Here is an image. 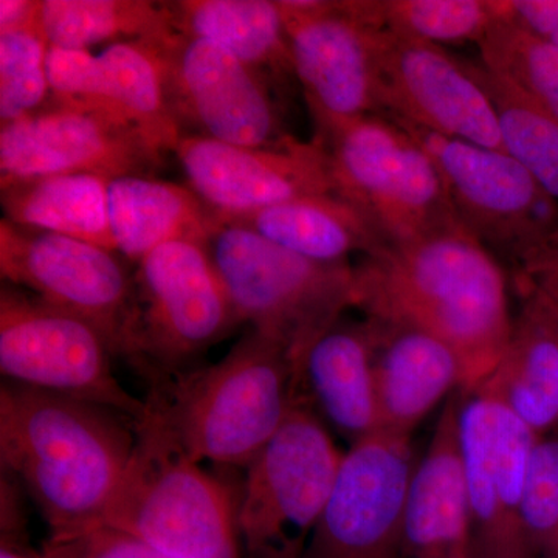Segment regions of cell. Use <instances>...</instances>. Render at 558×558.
I'll use <instances>...</instances> for the list:
<instances>
[{
	"label": "cell",
	"instance_id": "obj_13",
	"mask_svg": "<svg viewBox=\"0 0 558 558\" xmlns=\"http://www.w3.org/2000/svg\"><path fill=\"white\" fill-rule=\"evenodd\" d=\"M414 465L410 436L380 429L352 444L303 558H402Z\"/></svg>",
	"mask_w": 558,
	"mask_h": 558
},
{
	"label": "cell",
	"instance_id": "obj_32",
	"mask_svg": "<svg viewBox=\"0 0 558 558\" xmlns=\"http://www.w3.org/2000/svg\"><path fill=\"white\" fill-rule=\"evenodd\" d=\"M49 50L39 24L0 33V126L51 101Z\"/></svg>",
	"mask_w": 558,
	"mask_h": 558
},
{
	"label": "cell",
	"instance_id": "obj_33",
	"mask_svg": "<svg viewBox=\"0 0 558 558\" xmlns=\"http://www.w3.org/2000/svg\"><path fill=\"white\" fill-rule=\"evenodd\" d=\"M521 520L535 558H558V438L532 451Z\"/></svg>",
	"mask_w": 558,
	"mask_h": 558
},
{
	"label": "cell",
	"instance_id": "obj_6",
	"mask_svg": "<svg viewBox=\"0 0 558 558\" xmlns=\"http://www.w3.org/2000/svg\"><path fill=\"white\" fill-rule=\"evenodd\" d=\"M396 123L438 165L459 219L510 279L558 260V201L519 161L502 150Z\"/></svg>",
	"mask_w": 558,
	"mask_h": 558
},
{
	"label": "cell",
	"instance_id": "obj_11",
	"mask_svg": "<svg viewBox=\"0 0 558 558\" xmlns=\"http://www.w3.org/2000/svg\"><path fill=\"white\" fill-rule=\"evenodd\" d=\"M3 281L72 312L100 330L113 357L137 359L134 277L112 250L0 220Z\"/></svg>",
	"mask_w": 558,
	"mask_h": 558
},
{
	"label": "cell",
	"instance_id": "obj_31",
	"mask_svg": "<svg viewBox=\"0 0 558 558\" xmlns=\"http://www.w3.org/2000/svg\"><path fill=\"white\" fill-rule=\"evenodd\" d=\"M478 49L480 61L490 72L519 87L558 120V47L497 17Z\"/></svg>",
	"mask_w": 558,
	"mask_h": 558
},
{
	"label": "cell",
	"instance_id": "obj_23",
	"mask_svg": "<svg viewBox=\"0 0 558 558\" xmlns=\"http://www.w3.org/2000/svg\"><path fill=\"white\" fill-rule=\"evenodd\" d=\"M304 396L352 444L380 432L374 336L368 318L339 319L307 351L301 366Z\"/></svg>",
	"mask_w": 558,
	"mask_h": 558
},
{
	"label": "cell",
	"instance_id": "obj_29",
	"mask_svg": "<svg viewBox=\"0 0 558 558\" xmlns=\"http://www.w3.org/2000/svg\"><path fill=\"white\" fill-rule=\"evenodd\" d=\"M497 112L502 150L558 201V120L481 61H465Z\"/></svg>",
	"mask_w": 558,
	"mask_h": 558
},
{
	"label": "cell",
	"instance_id": "obj_4",
	"mask_svg": "<svg viewBox=\"0 0 558 558\" xmlns=\"http://www.w3.org/2000/svg\"><path fill=\"white\" fill-rule=\"evenodd\" d=\"M135 447L100 526L171 558H223L240 549L238 502L146 407Z\"/></svg>",
	"mask_w": 558,
	"mask_h": 558
},
{
	"label": "cell",
	"instance_id": "obj_8",
	"mask_svg": "<svg viewBox=\"0 0 558 558\" xmlns=\"http://www.w3.org/2000/svg\"><path fill=\"white\" fill-rule=\"evenodd\" d=\"M343 457L304 396L247 465L238 498L241 558H303Z\"/></svg>",
	"mask_w": 558,
	"mask_h": 558
},
{
	"label": "cell",
	"instance_id": "obj_9",
	"mask_svg": "<svg viewBox=\"0 0 558 558\" xmlns=\"http://www.w3.org/2000/svg\"><path fill=\"white\" fill-rule=\"evenodd\" d=\"M100 330L72 312L3 281L0 289V373L3 379L116 411L137 424L145 400L112 369Z\"/></svg>",
	"mask_w": 558,
	"mask_h": 558
},
{
	"label": "cell",
	"instance_id": "obj_2",
	"mask_svg": "<svg viewBox=\"0 0 558 558\" xmlns=\"http://www.w3.org/2000/svg\"><path fill=\"white\" fill-rule=\"evenodd\" d=\"M135 447L134 425L84 400L3 380L0 459L49 524L51 542L98 527Z\"/></svg>",
	"mask_w": 558,
	"mask_h": 558
},
{
	"label": "cell",
	"instance_id": "obj_19",
	"mask_svg": "<svg viewBox=\"0 0 558 558\" xmlns=\"http://www.w3.org/2000/svg\"><path fill=\"white\" fill-rule=\"evenodd\" d=\"M190 189L218 219L236 218L312 194L333 193L319 143L293 137L271 148H247L183 135L174 149Z\"/></svg>",
	"mask_w": 558,
	"mask_h": 558
},
{
	"label": "cell",
	"instance_id": "obj_14",
	"mask_svg": "<svg viewBox=\"0 0 558 558\" xmlns=\"http://www.w3.org/2000/svg\"><path fill=\"white\" fill-rule=\"evenodd\" d=\"M161 51L183 135L247 148L293 138L282 128L270 81L222 47L172 31L161 39Z\"/></svg>",
	"mask_w": 558,
	"mask_h": 558
},
{
	"label": "cell",
	"instance_id": "obj_34",
	"mask_svg": "<svg viewBox=\"0 0 558 558\" xmlns=\"http://www.w3.org/2000/svg\"><path fill=\"white\" fill-rule=\"evenodd\" d=\"M44 558H171L123 532L98 526L80 537L47 543ZM223 558H241V549Z\"/></svg>",
	"mask_w": 558,
	"mask_h": 558
},
{
	"label": "cell",
	"instance_id": "obj_25",
	"mask_svg": "<svg viewBox=\"0 0 558 558\" xmlns=\"http://www.w3.org/2000/svg\"><path fill=\"white\" fill-rule=\"evenodd\" d=\"M219 220L245 227L279 247L319 263H343L354 253L368 256L388 245L376 223L336 193L296 197Z\"/></svg>",
	"mask_w": 558,
	"mask_h": 558
},
{
	"label": "cell",
	"instance_id": "obj_26",
	"mask_svg": "<svg viewBox=\"0 0 558 558\" xmlns=\"http://www.w3.org/2000/svg\"><path fill=\"white\" fill-rule=\"evenodd\" d=\"M161 7L180 35L222 47L269 81L293 76L279 0H170Z\"/></svg>",
	"mask_w": 558,
	"mask_h": 558
},
{
	"label": "cell",
	"instance_id": "obj_27",
	"mask_svg": "<svg viewBox=\"0 0 558 558\" xmlns=\"http://www.w3.org/2000/svg\"><path fill=\"white\" fill-rule=\"evenodd\" d=\"M108 178L50 175L0 186L3 218L22 229L60 234L116 252Z\"/></svg>",
	"mask_w": 558,
	"mask_h": 558
},
{
	"label": "cell",
	"instance_id": "obj_7",
	"mask_svg": "<svg viewBox=\"0 0 558 558\" xmlns=\"http://www.w3.org/2000/svg\"><path fill=\"white\" fill-rule=\"evenodd\" d=\"M315 142L328 156L333 193L357 205L388 245L462 223L438 165L384 113L352 121Z\"/></svg>",
	"mask_w": 558,
	"mask_h": 558
},
{
	"label": "cell",
	"instance_id": "obj_21",
	"mask_svg": "<svg viewBox=\"0 0 558 558\" xmlns=\"http://www.w3.org/2000/svg\"><path fill=\"white\" fill-rule=\"evenodd\" d=\"M369 319L380 429L411 436L429 411L464 387L457 352L438 337L389 319Z\"/></svg>",
	"mask_w": 558,
	"mask_h": 558
},
{
	"label": "cell",
	"instance_id": "obj_38",
	"mask_svg": "<svg viewBox=\"0 0 558 558\" xmlns=\"http://www.w3.org/2000/svg\"><path fill=\"white\" fill-rule=\"evenodd\" d=\"M418 558H478V556H476L473 539H469V542L461 543V545L453 546V548Z\"/></svg>",
	"mask_w": 558,
	"mask_h": 558
},
{
	"label": "cell",
	"instance_id": "obj_1",
	"mask_svg": "<svg viewBox=\"0 0 558 558\" xmlns=\"http://www.w3.org/2000/svg\"><path fill=\"white\" fill-rule=\"evenodd\" d=\"M355 310L425 330L457 352L462 392L478 388L512 332L509 271L464 223L363 256Z\"/></svg>",
	"mask_w": 558,
	"mask_h": 558
},
{
	"label": "cell",
	"instance_id": "obj_39",
	"mask_svg": "<svg viewBox=\"0 0 558 558\" xmlns=\"http://www.w3.org/2000/svg\"><path fill=\"white\" fill-rule=\"evenodd\" d=\"M44 558V557H43Z\"/></svg>",
	"mask_w": 558,
	"mask_h": 558
},
{
	"label": "cell",
	"instance_id": "obj_20",
	"mask_svg": "<svg viewBox=\"0 0 558 558\" xmlns=\"http://www.w3.org/2000/svg\"><path fill=\"white\" fill-rule=\"evenodd\" d=\"M520 296L512 332L480 395L510 411L538 438L558 427V307L529 281H513Z\"/></svg>",
	"mask_w": 558,
	"mask_h": 558
},
{
	"label": "cell",
	"instance_id": "obj_28",
	"mask_svg": "<svg viewBox=\"0 0 558 558\" xmlns=\"http://www.w3.org/2000/svg\"><path fill=\"white\" fill-rule=\"evenodd\" d=\"M39 27L50 47L68 50L160 39L172 32L161 2L153 0H40Z\"/></svg>",
	"mask_w": 558,
	"mask_h": 558
},
{
	"label": "cell",
	"instance_id": "obj_5",
	"mask_svg": "<svg viewBox=\"0 0 558 558\" xmlns=\"http://www.w3.org/2000/svg\"><path fill=\"white\" fill-rule=\"evenodd\" d=\"M207 247L241 325L277 341L300 373L312 344L355 307L349 260L304 258L220 220Z\"/></svg>",
	"mask_w": 558,
	"mask_h": 558
},
{
	"label": "cell",
	"instance_id": "obj_17",
	"mask_svg": "<svg viewBox=\"0 0 558 558\" xmlns=\"http://www.w3.org/2000/svg\"><path fill=\"white\" fill-rule=\"evenodd\" d=\"M461 402L470 531L478 558H535L521 505L538 438L524 422L480 395Z\"/></svg>",
	"mask_w": 558,
	"mask_h": 558
},
{
	"label": "cell",
	"instance_id": "obj_30",
	"mask_svg": "<svg viewBox=\"0 0 558 558\" xmlns=\"http://www.w3.org/2000/svg\"><path fill=\"white\" fill-rule=\"evenodd\" d=\"M363 21L424 43H475L497 21L492 0H354Z\"/></svg>",
	"mask_w": 558,
	"mask_h": 558
},
{
	"label": "cell",
	"instance_id": "obj_10",
	"mask_svg": "<svg viewBox=\"0 0 558 558\" xmlns=\"http://www.w3.org/2000/svg\"><path fill=\"white\" fill-rule=\"evenodd\" d=\"M138 304L135 366L153 381L174 376L241 325L207 242L153 250L134 275Z\"/></svg>",
	"mask_w": 558,
	"mask_h": 558
},
{
	"label": "cell",
	"instance_id": "obj_35",
	"mask_svg": "<svg viewBox=\"0 0 558 558\" xmlns=\"http://www.w3.org/2000/svg\"><path fill=\"white\" fill-rule=\"evenodd\" d=\"M497 17L558 47V0H492Z\"/></svg>",
	"mask_w": 558,
	"mask_h": 558
},
{
	"label": "cell",
	"instance_id": "obj_24",
	"mask_svg": "<svg viewBox=\"0 0 558 558\" xmlns=\"http://www.w3.org/2000/svg\"><path fill=\"white\" fill-rule=\"evenodd\" d=\"M109 218L116 252L137 264L168 242H208L219 226L190 186L150 175L110 180Z\"/></svg>",
	"mask_w": 558,
	"mask_h": 558
},
{
	"label": "cell",
	"instance_id": "obj_37",
	"mask_svg": "<svg viewBox=\"0 0 558 558\" xmlns=\"http://www.w3.org/2000/svg\"><path fill=\"white\" fill-rule=\"evenodd\" d=\"M513 281H529L535 288L542 290L546 296L558 307V264L542 267L527 277L512 279Z\"/></svg>",
	"mask_w": 558,
	"mask_h": 558
},
{
	"label": "cell",
	"instance_id": "obj_12",
	"mask_svg": "<svg viewBox=\"0 0 558 558\" xmlns=\"http://www.w3.org/2000/svg\"><path fill=\"white\" fill-rule=\"evenodd\" d=\"M317 138L380 113L376 33L354 0H279Z\"/></svg>",
	"mask_w": 558,
	"mask_h": 558
},
{
	"label": "cell",
	"instance_id": "obj_3",
	"mask_svg": "<svg viewBox=\"0 0 558 558\" xmlns=\"http://www.w3.org/2000/svg\"><path fill=\"white\" fill-rule=\"evenodd\" d=\"M303 398L286 349L250 329L219 362L154 381L145 402L194 461L247 468Z\"/></svg>",
	"mask_w": 558,
	"mask_h": 558
},
{
	"label": "cell",
	"instance_id": "obj_18",
	"mask_svg": "<svg viewBox=\"0 0 558 558\" xmlns=\"http://www.w3.org/2000/svg\"><path fill=\"white\" fill-rule=\"evenodd\" d=\"M161 39L113 44L98 54L50 47L53 100L126 124L163 156L174 153L183 131L172 110Z\"/></svg>",
	"mask_w": 558,
	"mask_h": 558
},
{
	"label": "cell",
	"instance_id": "obj_36",
	"mask_svg": "<svg viewBox=\"0 0 558 558\" xmlns=\"http://www.w3.org/2000/svg\"><path fill=\"white\" fill-rule=\"evenodd\" d=\"M40 0H0V33L39 24Z\"/></svg>",
	"mask_w": 558,
	"mask_h": 558
},
{
	"label": "cell",
	"instance_id": "obj_15",
	"mask_svg": "<svg viewBox=\"0 0 558 558\" xmlns=\"http://www.w3.org/2000/svg\"><path fill=\"white\" fill-rule=\"evenodd\" d=\"M376 53L380 113L442 137L502 150L494 102L465 60L436 44L379 28Z\"/></svg>",
	"mask_w": 558,
	"mask_h": 558
},
{
	"label": "cell",
	"instance_id": "obj_22",
	"mask_svg": "<svg viewBox=\"0 0 558 558\" xmlns=\"http://www.w3.org/2000/svg\"><path fill=\"white\" fill-rule=\"evenodd\" d=\"M461 402L447 399L427 451L414 465L405 505L402 558L440 553L472 539Z\"/></svg>",
	"mask_w": 558,
	"mask_h": 558
},
{
	"label": "cell",
	"instance_id": "obj_16",
	"mask_svg": "<svg viewBox=\"0 0 558 558\" xmlns=\"http://www.w3.org/2000/svg\"><path fill=\"white\" fill-rule=\"evenodd\" d=\"M163 161L137 131L53 100L0 126V186L50 175H150Z\"/></svg>",
	"mask_w": 558,
	"mask_h": 558
}]
</instances>
